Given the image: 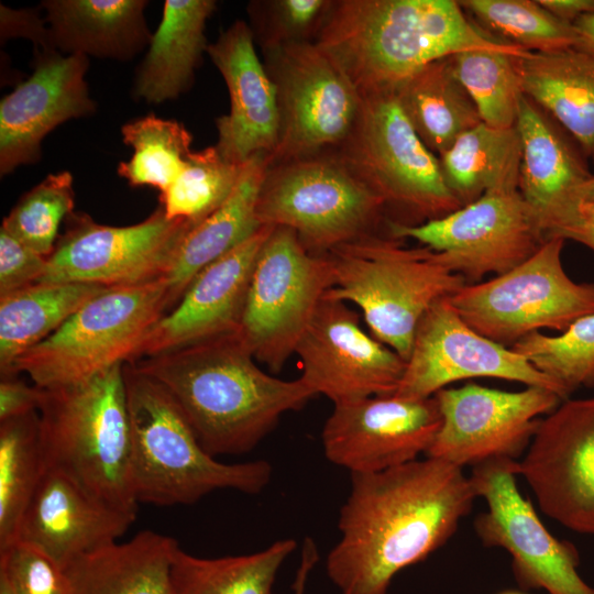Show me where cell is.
I'll use <instances>...</instances> for the list:
<instances>
[{
  "instance_id": "1",
  "label": "cell",
  "mask_w": 594,
  "mask_h": 594,
  "mask_svg": "<svg viewBox=\"0 0 594 594\" xmlns=\"http://www.w3.org/2000/svg\"><path fill=\"white\" fill-rule=\"evenodd\" d=\"M475 498L461 468L430 457L351 473L341 538L326 559L328 578L340 594H387L399 571L452 537Z\"/></svg>"
},
{
  "instance_id": "2",
  "label": "cell",
  "mask_w": 594,
  "mask_h": 594,
  "mask_svg": "<svg viewBox=\"0 0 594 594\" xmlns=\"http://www.w3.org/2000/svg\"><path fill=\"white\" fill-rule=\"evenodd\" d=\"M129 363L167 391L215 458L250 452L284 414L316 396L300 377L260 369L238 331Z\"/></svg>"
},
{
  "instance_id": "3",
  "label": "cell",
  "mask_w": 594,
  "mask_h": 594,
  "mask_svg": "<svg viewBox=\"0 0 594 594\" xmlns=\"http://www.w3.org/2000/svg\"><path fill=\"white\" fill-rule=\"evenodd\" d=\"M361 94L394 91L427 65L483 48L524 56L468 19L454 0H342L315 42Z\"/></svg>"
},
{
  "instance_id": "4",
  "label": "cell",
  "mask_w": 594,
  "mask_h": 594,
  "mask_svg": "<svg viewBox=\"0 0 594 594\" xmlns=\"http://www.w3.org/2000/svg\"><path fill=\"white\" fill-rule=\"evenodd\" d=\"M131 429V485L138 504L190 505L218 490L258 494L271 482L265 460L227 464L200 444L184 414L155 380L123 364Z\"/></svg>"
},
{
  "instance_id": "5",
  "label": "cell",
  "mask_w": 594,
  "mask_h": 594,
  "mask_svg": "<svg viewBox=\"0 0 594 594\" xmlns=\"http://www.w3.org/2000/svg\"><path fill=\"white\" fill-rule=\"evenodd\" d=\"M37 414L45 468L63 472L111 505L138 512L123 364L43 388Z\"/></svg>"
},
{
  "instance_id": "6",
  "label": "cell",
  "mask_w": 594,
  "mask_h": 594,
  "mask_svg": "<svg viewBox=\"0 0 594 594\" xmlns=\"http://www.w3.org/2000/svg\"><path fill=\"white\" fill-rule=\"evenodd\" d=\"M326 255L333 286L326 296L358 306L371 334L407 361L416 328L439 299L468 284L427 246L369 233Z\"/></svg>"
},
{
  "instance_id": "7",
  "label": "cell",
  "mask_w": 594,
  "mask_h": 594,
  "mask_svg": "<svg viewBox=\"0 0 594 594\" xmlns=\"http://www.w3.org/2000/svg\"><path fill=\"white\" fill-rule=\"evenodd\" d=\"M167 311L164 277L108 288L22 354L11 375L24 373L36 386L52 388L132 362L145 334Z\"/></svg>"
},
{
  "instance_id": "8",
  "label": "cell",
  "mask_w": 594,
  "mask_h": 594,
  "mask_svg": "<svg viewBox=\"0 0 594 594\" xmlns=\"http://www.w3.org/2000/svg\"><path fill=\"white\" fill-rule=\"evenodd\" d=\"M564 240L548 239L513 270L465 284L448 296L476 332L505 346L541 329L563 332L594 314V283H576L564 271Z\"/></svg>"
},
{
  "instance_id": "9",
  "label": "cell",
  "mask_w": 594,
  "mask_h": 594,
  "mask_svg": "<svg viewBox=\"0 0 594 594\" xmlns=\"http://www.w3.org/2000/svg\"><path fill=\"white\" fill-rule=\"evenodd\" d=\"M343 145L341 160L385 206L419 223L462 207L446 184L439 156L418 136L394 91L361 94L358 120Z\"/></svg>"
},
{
  "instance_id": "10",
  "label": "cell",
  "mask_w": 594,
  "mask_h": 594,
  "mask_svg": "<svg viewBox=\"0 0 594 594\" xmlns=\"http://www.w3.org/2000/svg\"><path fill=\"white\" fill-rule=\"evenodd\" d=\"M384 201L341 158L301 157L270 169L256 206L261 226L293 230L324 255L370 233Z\"/></svg>"
},
{
  "instance_id": "11",
  "label": "cell",
  "mask_w": 594,
  "mask_h": 594,
  "mask_svg": "<svg viewBox=\"0 0 594 594\" xmlns=\"http://www.w3.org/2000/svg\"><path fill=\"white\" fill-rule=\"evenodd\" d=\"M333 284L328 255L309 252L293 230L274 227L258 252L238 330L256 361L278 373Z\"/></svg>"
},
{
  "instance_id": "12",
  "label": "cell",
  "mask_w": 594,
  "mask_h": 594,
  "mask_svg": "<svg viewBox=\"0 0 594 594\" xmlns=\"http://www.w3.org/2000/svg\"><path fill=\"white\" fill-rule=\"evenodd\" d=\"M394 239H413L437 252L468 284L504 274L547 241L536 211L519 190L490 191L471 204L419 224L388 221Z\"/></svg>"
},
{
  "instance_id": "13",
  "label": "cell",
  "mask_w": 594,
  "mask_h": 594,
  "mask_svg": "<svg viewBox=\"0 0 594 594\" xmlns=\"http://www.w3.org/2000/svg\"><path fill=\"white\" fill-rule=\"evenodd\" d=\"M38 283H82L107 288L140 285L168 273L180 242L194 227L168 219L160 206L128 227L97 223L73 212L65 220Z\"/></svg>"
},
{
  "instance_id": "14",
  "label": "cell",
  "mask_w": 594,
  "mask_h": 594,
  "mask_svg": "<svg viewBox=\"0 0 594 594\" xmlns=\"http://www.w3.org/2000/svg\"><path fill=\"white\" fill-rule=\"evenodd\" d=\"M518 462L497 458L473 466L469 476L473 491L487 504V510L474 520L477 537L484 546L509 552L514 576L522 590L594 594V587L578 572L576 548L552 536L531 502L519 492L516 485Z\"/></svg>"
},
{
  "instance_id": "15",
  "label": "cell",
  "mask_w": 594,
  "mask_h": 594,
  "mask_svg": "<svg viewBox=\"0 0 594 594\" xmlns=\"http://www.w3.org/2000/svg\"><path fill=\"white\" fill-rule=\"evenodd\" d=\"M275 51L280 131L271 164L343 144L360 113L358 89L316 43L287 40Z\"/></svg>"
},
{
  "instance_id": "16",
  "label": "cell",
  "mask_w": 594,
  "mask_h": 594,
  "mask_svg": "<svg viewBox=\"0 0 594 594\" xmlns=\"http://www.w3.org/2000/svg\"><path fill=\"white\" fill-rule=\"evenodd\" d=\"M433 397L441 426L426 455L461 469L497 458L517 460L527 451L541 417L563 402L538 386L510 392L473 383L446 387Z\"/></svg>"
},
{
  "instance_id": "17",
  "label": "cell",
  "mask_w": 594,
  "mask_h": 594,
  "mask_svg": "<svg viewBox=\"0 0 594 594\" xmlns=\"http://www.w3.org/2000/svg\"><path fill=\"white\" fill-rule=\"evenodd\" d=\"M475 377L547 388L564 400L552 380L514 349L476 332L454 310L448 296L443 297L420 319L394 394L411 399L429 398L454 382Z\"/></svg>"
},
{
  "instance_id": "18",
  "label": "cell",
  "mask_w": 594,
  "mask_h": 594,
  "mask_svg": "<svg viewBox=\"0 0 594 594\" xmlns=\"http://www.w3.org/2000/svg\"><path fill=\"white\" fill-rule=\"evenodd\" d=\"M300 378L333 405L397 391L406 361L365 332L346 302L323 296L296 349Z\"/></svg>"
},
{
  "instance_id": "19",
  "label": "cell",
  "mask_w": 594,
  "mask_h": 594,
  "mask_svg": "<svg viewBox=\"0 0 594 594\" xmlns=\"http://www.w3.org/2000/svg\"><path fill=\"white\" fill-rule=\"evenodd\" d=\"M518 465L544 514L594 535V397L563 400L542 418Z\"/></svg>"
},
{
  "instance_id": "20",
  "label": "cell",
  "mask_w": 594,
  "mask_h": 594,
  "mask_svg": "<svg viewBox=\"0 0 594 594\" xmlns=\"http://www.w3.org/2000/svg\"><path fill=\"white\" fill-rule=\"evenodd\" d=\"M440 426L433 396H371L336 404L322 428L321 441L330 462L351 473H374L427 454Z\"/></svg>"
},
{
  "instance_id": "21",
  "label": "cell",
  "mask_w": 594,
  "mask_h": 594,
  "mask_svg": "<svg viewBox=\"0 0 594 594\" xmlns=\"http://www.w3.org/2000/svg\"><path fill=\"white\" fill-rule=\"evenodd\" d=\"M88 57L38 51L34 70L0 102V174L41 158L43 139L56 127L92 114L85 75Z\"/></svg>"
},
{
  "instance_id": "22",
  "label": "cell",
  "mask_w": 594,
  "mask_h": 594,
  "mask_svg": "<svg viewBox=\"0 0 594 594\" xmlns=\"http://www.w3.org/2000/svg\"><path fill=\"white\" fill-rule=\"evenodd\" d=\"M273 228L262 226L201 270L145 334L133 361L237 332L258 252Z\"/></svg>"
},
{
  "instance_id": "23",
  "label": "cell",
  "mask_w": 594,
  "mask_h": 594,
  "mask_svg": "<svg viewBox=\"0 0 594 594\" xmlns=\"http://www.w3.org/2000/svg\"><path fill=\"white\" fill-rule=\"evenodd\" d=\"M136 513L107 503L75 480L45 468L22 517L16 540L65 569L81 556L118 542Z\"/></svg>"
},
{
  "instance_id": "24",
  "label": "cell",
  "mask_w": 594,
  "mask_h": 594,
  "mask_svg": "<svg viewBox=\"0 0 594 594\" xmlns=\"http://www.w3.org/2000/svg\"><path fill=\"white\" fill-rule=\"evenodd\" d=\"M207 53L223 77L230 111L216 120V147L235 164L257 153L272 154L280 131L277 86L262 65L253 34L243 21L234 22Z\"/></svg>"
},
{
  "instance_id": "25",
  "label": "cell",
  "mask_w": 594,
  "mask_h": 594,
  "mask_svg": "<svg viewBox=\"0 0 594 594\" xmlns=\"http://www.w3.org/2000/svg\"><path fill=\"white\" fill-rule=\"evenodd\" d=\"M521 144L519 191L546 227L573 202V193L593 177L575 140L527 96L516 121ZM546 237V235H544Z\"/></svg>"
},
{
  "instance_id": "26",
  "label": "cell",
  "mask_w": 594,
  "mask_h": 594,
  "mask_svg": "<svg viewBox=\"0 0 594 594\" xmlns=\"http://www.w3.org/2000/svg\"><path fill=\"white\" fill-rule=\"evenodd\" d=\"M270 165L267 153H257L249 158L224 202L184 237L164 277L168 290V311L201 270L261 229L256 206Z\"/></svg>"
},
{
  "instance_id": "27",
  "label": "cell",
  "mask_w": 594,
  "mask_h": 594,
  "mask_svg": "<svg viewBox=\"0 0 594 594\" xmlns=\"http://www.w3.org/2000/svg\"><path fill=\"white\" fill-rule=\"evenodd\" d=\"M144 0H46L42 2L52 46L66 55L131 59L152 35Z\"/></svg>"
},
{
  "instance_id": "28",
  "label": "cell",
  "mask_w": 594,
  "mask_h": 594,
  "mask_svg": "<svg viewBox=\"0 0 594 594\" xmlns=\"http://www.w3.org/2000/svg\"><path fill=\"white\" fill-rule=\"evenodd\" d=\"M213 0H166L162 20L135 73L133 96L147 103L176 99L193 82L207 51L205 26Z\"/></svg>"
},
{
  "instance_id": "29",
  "label": "cell",
  "mask_w": 594,
  "mask_h": 594,
  "mask_svg": "<svg viewBox=\"0 0 594 594\" xmlns=\"http://www.w3.org/2000/svg\"><path fill=\"white\" fill-rule=\"evenodd\" d=\"M525 96L594 155V57L575 47L516 57Z\"/></svg>"
},
{
  "instance_id": "30",
  "label": "cell",
  "mask_w": 594,
  "mask_h": 594,
  "mask_svg": "<svg viewBox=\"0 0 594 594\" xmlns=\"http://www.w3.org/2000/svg\"><path fill=\"white\" fill-rule=\"evenodd\" d=\"M178 542L143 530L79 557L65 569L69 594H170V566Z\"/></svg>"
},
{
  "instance_id": "31",
  "label": "cell",
  "mask_w": 594,
  "mask_h": 594,
  "mask_svg": "<svg viewBox=\"0 0 594 594\" xmlns=\"http://www.w3.org/2000/svg\"><path fill=\"white\" fill-rule=\"evenodd\" d=\"M394 92L418 136L439 156L482 122L474 101L455 76L451 56L421 68Z\"/></svg>"
},
{
  "instance_id": "32",
  "label": "cell",
  "mask_w": 594,
  "mask_h": 594,
  "mask_svg": "<svg viewBox=\"0 0 594 594\" xmlns=\"http://www.w3.org/2000/svg\"><path fill=\"white\" fill-rule=\"evenodd\" d=\"M108 289L82 283H36L0 298V372L54 333L82 305Z\"/></svg>"
},
{
  "instance_id": "33",
  "label": "cell",
  "mask_w": 594,
  "mask_h": 594,
  "mask_svg": "<svg viewBox=\"0 0 594 594\" xmlns=\"http://www.w3.org/2000/svg\"><path fill=\"white\" fill-rule=\"evenodd\" d=\"M446 184L462 206L486 193L519 190L521 144L516 127L481 122L439 156Z\"/></svg>"
},
{
  "instance_id": "34",
  "label": "cell",
  "mask_w": 594,
  "mask_h": 594,
  "mask_svg": "<svg viewBox=\"0 0 594 594\" xmlns=\"http://www.w3.org/2000/svg\"><path fill=\"white\" fill-rule=\"evenodd\" d=\"M296 547L294 539H282L254 553L200 558L178 544L170 594H273L277 573Z\"/></svg>"
},
{
  "instance_id": "35",
  "label": "cell",
  "mask_w": 594,
  "mask_h": 594,
  "mask_svg": "<svg viewBox=\"0 0 594 594\" xmlns=\"http://www.w3.org/2000/svg\"><path fill=\"white\" fill-rule=\"evenodd\" d=\"M44 470L37 411L0 422V550L15 542Z\"/></svg>"
},
{
  "instance_id": "36",
  "label": "cell",
  "mask_w": 594,
  "mask_h": 594,
  "mask_svg": "<svg viewBox=\"0 0 594 594\" xmlns=\"http://www.w3.org/2000/svg\"><path fill=\"white\" fill-rule=\"evenodd\" d=\"M121 134L133 154L119 163L117 170L132 187L151 186L165 191L193 152V135L183 123L153 113L127 122Z\"/></svg>"
},
{
  "instance_id": "37",
  "label": "cell",
  "mask_w": 594,
  "mask_h": 594,
  "mask_svg": "<svg viewBox=\"0 0 594 594\" xmlns=\"http://www.w3.org/2000/svg\"><path fill=\"white\" fill-rule=\"evenodd\" d=\"M473 23L490 36L531 53H552L578 43L573 24L566 23L537 0H461Z\"/></svg>"
},
{
  "instance_id": "38",
  "label": "cell",
  "mask_w": 594,
  "mask_h": 594,
  "mask_svg": "<svg viewBox=\"0 0 594 594\" xmlns=\"http://www.w3.org/2000/svg\"><path fill=\"white\" fill-rule=\"evenodd\" d=\"M516 57L493 50H468L451 56L455 76L469 92L482 122L492 128L516 125L524 96Z\"/></svg>"
},
{
  "instance_id": "39",
  "label": "cell",
  "mask_w": 594,
  "mask_h": 594,
  "mask_svg": "<svg viewBox=\"0 0 594 594\" xmlns=\"http://www.w3.org/2000/svg\"><path fill=\"white\" fill-rule=\"evenodd\" d=\"M243 165L227 160L216 145L193 151L179 176L161 193L165 216L198 224L229 197Z\"/></svg>"
},
{
  "instance_id": "40",
  "label": "cell",
  "mask_w": 594,
  "mask_h": 594,
  "mask_svg": "<svg viewBox=\"0 0 594 594\" xmlns=\"http://www.w3.org/2000/svg\"><path fill=\"white\" fill-rule=\"evenodd\" d=\"M510 348L552 380L564 400L580 387H594V314L560 334L534 332Z\"/></svg>"
},
{
  "instance_id": "41",
  "label": "cell",
  "mask_w": 594,
  "mask_h": 594,
  "mask_svg": "<svg viewBox=\"0 0 594 594\" xmlns=\"http://www.w3.org/2000/svg\"><path fill=\"white\" fill-rule=\"evenodd\" d=\"M75 191L68 170L47 175L26 191L3 218L1 227L26 246L48 257L59 226L74 212Z\"/></svg>"
},
{
  "instance_id": "42",
  "label": "cell",
  "mask_w": 594,
  "mask_h": 594,
  "mask_svg": "<svg viewBox=\"0 0 594 594\" xmlns=\"http://www.w3.org/2000/svg\"><path fill=\"white\" fill-rule=\"evenodd\" d=\"M0 578L14 594H69L64 569L21 541L0 550Z\"/></svg>"
},
{
  "instance_id": "43",
  "label": "cell",
  "mask_w": 594,
  "mask_h": 594,
  "mask_svg": "<svg viewBox=\"0 0 594 594\" xmlns=\"http://www.w3.org/2000/svg\"><path fill=\"white\" fill-rule=\"evenodd\" d=\"M46 257L0 227V298L38 283Z\"/></svg>"
},
{
  "instance_id": "44",
  "label": "cell",
  "mask_w": 594,
  "mask_h": 594,
  "mask_svg": "<svg viewBox=\"0 0 594 594\" xmlns=\"http://www.w3.org/2000/svg\"><path fill=\"white\" fill-rule=\"evenodd\" d=\"M546 240H573L594 252V202L575 201L544 229Z\"/></svg>"
},
{
  "instance_id": "45",
  "label": "cell",
  "mask_w": 594,
  "mask_h": 594,
  "mask_svg": "<svg viewBox=\"0 0 594 594\" xmlns=\"http://www.w3.org/2000/svg\"><path fill=\"white\" fill-rule=\"evenodd\" d=\"M43 398V388L29 385L18 375L1 376L0 422L36 413Z\"/></svg>"
},
{
  "instance_id": "46",
  "label": "cell",
  "mask_w": 594,
  "mask_h": 594,
  "mask_svg": "<svg viewBox=\"0 0 594 594\" xmlns=\"http://www.w3.org/2000/svg\"><path fill=\"white\" fill-rule=\"evenodd\" d=\"M1 38L22 36L31 40L41 51H55L45 20L33 10H12L0 7Z\"/></svg>"
},
{
  "instance_id": "47",
  "label": "cell",
  "mask_w": 594,
  "mask_h": 594,
  "mask_svg": "<svg viewBox=\"0 0 594 594\" xmlns=\"http://www.w3.org/2000/svg\"><path fill=\"white\" fill-rule=\"evenodd\" d=\"M275 7L285 32L297 34L311 28L331 4L324 0H280Z\"/></svg>"
},
{
  "instance_id": "48",
  "label": "cell",
  "mask_w": 594,
  "mask_h": 594,
  "mask_svg": "<svg viewBox=\"0 0 594 594\" xmlns=\"http://www.w3.org/2000/svg\"><path fill=\"white\" fill-rule=\"evenodd\" d=\"M556 18L573 24L584 15H594V0H537Z\"/></svg>"
},
{
  "instance_id": "49",
  "label": "cell",
  "mask_w": 594,
  "mask_h": 594,
  "mask_svg": "<svg viewBox=\"0 0 594 594\" xmlns=\"http://www.w3.org/2000/svg\"><path fill=\"white\" fill-rule=\"evenodd\" d=\"M319 560V552L315 540L305 537L301 544L300 563L293 584L294 594H305L309 574Z\"/></svg>"
},
{
  "instance_id": "50",
  "label": "cell",
  "mask_w": 594,
  "mask_h": 594,
  "mask_svg": "<svg viewBox=\"0 0 594 594\" xmlns=\"http://www.w3.org/2000/svg\"><path fill=\"white\" fill-rule=\"evenodd\" d=\"M578 33L575 48L594 57V15H584L573 23Z\"/></svg>"
},
{
  "instance_id": "51",
  "label": "cell",
  "mask_w": 594,
  "mask_h": 594,
  "mask_svg": "<svg viewBox=\"0 0 594 594\" xmlns=\"http://www.w3.org/2000/svg\"><path fill=\"white\" fill-rule=\"evenodd\" d=\"M572 199L573 202L579 200L594 202V175L575 189Z\"/></svg>"
},
{
  "instance_id": "52",
  "label": "cell",
  "mask_w": 594,
  "mask_h": 594,
  "mask_svg": "<svg viewBox=\"0 0 594 594\" xmlns=\"http://www.w3.org/2000/svg\"><path fill=\"white\" fill-rule=\"evenodd\" d=\"M0 594H14L9 584L0 578Z\"/></svg>"
},
{
  "instance_id": "53",
  "label": "cell",
  "mask_w": 594,
  "mask_h": 594,
  "mask_svg": "<svg viewBox=\"0 0 594 594\" xmlns=\"http://www.w3.org/2000/svg\"><path fill=\"white\" fill-rule=\"evenodd\" d=\"M497 594H527L525 593L524 591H519V590H505V591H502Z\"/></svg>"
},
{
  "instance_id": "54",
  "label": "cell",
  "mask_w": 594,
  "mask_h": 594,
  "mask_svg": "<svg viewBox=\"0 0 594 594\" xmlns=\"http://www.w3.org/2000/svg\"><path fill=\"white\" fill-rule=\"evenodd\" d=\"M591 158H592V160H593V162H594V155H593V156H592Z\"/></svg>"
}]
</instances>
